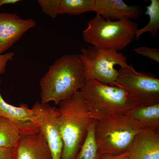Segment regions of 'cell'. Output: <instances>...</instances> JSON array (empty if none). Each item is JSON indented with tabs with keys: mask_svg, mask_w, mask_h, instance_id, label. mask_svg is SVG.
I'll use <instances>...</instances> for the list:
<instances>
[{
	"mask_svg": "<svg viewBox=\"0 0 159 159\" xmlns=\"http://www.w3.org/2000/svg\"><path fill=\"white\" fill-rule=\"evenodd\" d=\"M92 11L112 21L138 19L143 12L139 6L128 5L122 0H93Z\"/></svg>",
	"mask_w": 159,
	"mask_h": 159,
	"instance_id": "cell-12",
	"label": "cell"
},
{
	"mask_svg": "<svg viewBox=\"0 0 159 159\" xmlns=\"http://www.w3.org/2000/svg\"><path fill=\"white\" fill-rule=\"evenodd\" d=\"M129 159H159V135L143 129L135 136L125 153Z\"/></svg>",
	"mask_w": 159,
	"mask_h": 159,
	"instance_id": "cell-13",
	"label": "cell"
},
{
	"mask_svg": "<svg viewBox=\"0 0 159 159\" xmlns=\"http://www.w3.org/2000/svg\"><path fill=\"white\" fill-rule=\"evenodd\" d=\"M20 135L18 129L10 120L0 116V148H13Z\"/></svg>",
	"mask_w": 159,
	"mask_h": 159,
	"instance_id": "cell-15",
	"label": "cell"
},
{
	"mask_svg": "<svg viewBox=\"0 0 159 159\" xmlns=\"http://www.w3.org/2000/svg\"><path fill=\"white\" fill-rule=\"evenodd\" d=\"M14 55V53L13 52L0 54V75L5 72L7 63L13 59Z\"/></svg>",
	"mask_w": 159,
	"mask_h": 159,
	"instance_id": "cell-21",
	"label": "cell"
},
{
	"mask_svg": "<svg viewBox=\"0 0 159 159\" xmlns=\"http://www.w3.org/2000/svg\"><path fill=\"white\" fill-rule=\"evenodd\" d=\"M98 159H129L125 153L118 155H113L108 154H102Z\"/></svg>",
	"mask_w": 159,
	"mask_h": 159,
	"instance_id": "cell-23",
	"label": "cell"
},
{
	"mask_svg": "<svg viewBox=\"0 0 159 159\" xmlns=\"http://www.w3.org/2000/svg\"><path fill=\"white\" fill-rule=\"evenodd\" d=\"M82 31L84 42L92 45L118 52L135 38L138 24L131 19L112 21L96 14Z\"/></svg>",
	"mask_w": 159,
	"mask_h": 159,
	"instance_id": "cell-5",
	"label": "cell"
},
{
	"mask_svg": "<svg viewBox=\"0 0 159 159\" xmlns=\"http://www.w3.org/2000/svg\"><path fill=\"white\" fill-rule=\"evenodd\" d=\"M125 115L137 121L143 129H159V103L147 106L139 105Z\"/></svg>",
	"mask_w": 159,
	"mask_h": 159,
	"instance_id": "cell-14",
	"label": "cell"
},
{
	"mask_svg": "<svg viewBox=\"0 0 159 159\" xmlns=\"http://www.w3.org/2000/svg\"><path fill=\"white\" fill-rule=\"evenodd\" d=\"M151 3L148 6H145L147 9L145 14L149 17V21L144 27L137 29L135 32V39H138L143 33L150 32L154 38L156 36L157 33L159 30V0H151Z\"/></svg>",
	"mask_w": 159,
	"mask_h": 159,
	"instance_id": "cell-16",
	"label": "cell"
},
{
	"mask_svg": "<svg viewBox=\"0 0 159 159\" xmlns=\"http://www.w3.org/2000/svg\"><path fill=\"white\" fill-rule=\"evenodd\" d=\"M36 24L31 19H24L14 13H0V54L11 47Z\"/></svg>",
	"mask_w": 159,
	"mask_h": 159,
	"instance_id": "cell-9",
	"label": "cell"
},
{
	"mask_svg": "<svg viewBox=\"0 0 159 159\" xmlns=\"http://www.w3.org/2000/svg\"><path fill=\"white\" fill-rule=\"evenodd\" d=\"M12 159H52L48 144L40 132L20 134L12 148Z\"/></svg>",
	"mask_w": 159,
	"mask_h": 159,
	"instance_id": "cell-10",
	"label": "cell"
},
{
	"mask_svg": "<svg viewBox=\"0 0 159 159\" xmlns=\"http://www.w3.org/2000/svg\"><path fill=\"white\" fill-rule=\"evenodd\" d=\"M79 55L86 81L94 79L107 85L115 86L118 71L114 68L128 65L127 58L121 52L94 46L82 48Z\"/></svg>",
	"mask_w": 159,
	"mask_h": 159,
	"instance_id": "cell-6",
	"label": "cell"
},
{
	"mask_svg": "<svg viewBox=\"0 0 159 159\" xmlns=\"http://www.w3.org/2000/svg\"><path fill=\"white\" fill-rule=\"evenodd\" d=\"M85 105L95 120L125 114L140 105L125 90L91 79L80 89Z\"/></svg>",
	"mask_w": 159,
	"mask_h": 159,
	"instance_id": "cell-3",
	"label": "cell"
},
{
	"mask_svg": "<svg viewBox=\"0 0 159 159\" xmlns=\"http://www.w3.org/2000/svg\"><path fill=\"white\" fill-rule=\"evenodd\" d=\"M61 0H38V4L42 11L52 18L58 14Z\"/></svg>",
	"mask_w": 159,
	"mask_h": 159,
	"instance_id": "cell-19",
	"label": "cell"
},
{
	"mask_svg": "<svg viewBox=\"0 0 159 159\" xmlns=\"http://www.w3.org/2000/svg\"><path fill=\"white\" fill-rule=\"evenodd\" d=\"M95 122L90 128L76 159H98L102 155L99 152L95 137Z\"/></svg>",
	"mask_w": 159,
	"mask_h": 159,
	"instance_id": "cell-18",
	"label": "cell"
},
{
	"mask_svg": "<svg viewBox=\"0 0 159 159\" xmlns=\"http://www.w3.org/2000/svg\"><path fill=\"white\" fill-rule=\"evenodd\" d=\"M50 150L52 159H61L63 143L57 121L58 108L47 103H35L32 109Z\"/></svg>",
	"mask_w": 159,
	"mask_h": 159,
	"instance_id": "cell-8",
	"label": "cell"
},
{
	"mask_svg": "<svg viewBox=\"0 0 159 159\" xmlns=\"http://www.w3.org/2000/svg\"><path fill=\"white\" fill-rule=\"evenodd\" d=\"M86 81L79 55L70 54L58 58L41 79V103L58 105L71 97Z\"/></svg>",
	"mask_w": 159,
	"mask_h": 159,
	"instance_id": "cell-2",
	"label": "cell"
},
{
	"mask_svg": "<svg viewBox=\"0 0 159 159\" xmlns=\"http://www.w3.org/2000/svg\"><path fill=\"white\" fill-rule=\"evenodd\" d=\"M13 148H0V159H12Z\"/></svg>",
	"mask_w": 159,
	"mask_h": 159,
	"instance_id": "cell-22",
	"label": "cell"
},
{
	"mask_svg": "<svg viewBox=\"0 0 159 159\" xmlns=\"http://www.w3.org/2000/svg\"><path fill=\"white\" fill-rule=\"evenodd\" d=\"M118 71L115 86L125 90L141 105L159 103V80L155 75L138 72L132 65L121 67Z\"/></svg>",
	"mask_w": 159,
	"mask_h": 159,
	"instance_id": "cell-7",
	"label": "cell"
},
{
	"mask_svg": "<svg viewBox=\"0 0 159 159\" xmlns=\"http://www.w3.org/2000/svg\"><path fill=\"white\" fill-rule=\"evenodd\" d=\"M134 51L137 54L147 56L159 62V50L157 49L144 46L135 48Z\"/></svg>",
	"mask_w": 159,
	"mask_h": 159,
	"instance_id": "cell-20",
	"label": "cell"
},
{
	"mask_svg": "<svg viewBox=\"0 0 159 159\" xmlns=\"http://www.w3.org/2000/svg\"><path fill=\"white\" fill-rule=\"evenodd\" d=\"M143 129L137 121L125 114L95 120V135L100 153L118 155L125 153Z\"/></svg>",
	"mask_w": 159,
	"mask_h": 159,
	"instance_id": "cell-4",
	"label": "cell"
},
{
	"mask_svg": "<svg viewBox=\"0 0 159 159\" xmlns=\"http://www.w3.org/2000/svg\"><path fill=\"white\" fill-rule=\"evenodd\" d=\"M20 1V0H0V7L4 4H14Z\"/></svg>",
	"mask_w": 159,
	"mask_h": 159,
	"instance_id": "cell-24",
	"label": "cell"
},
{
	"mask_svg": "<svg viewBox=\"0 0 159 159\" xmlns=\"http://www.w3.org/2000/svg\"><path fill=\"white\" fill-rule=\"evenodd\" d=\"M93 0H61L58 14L77 15L92 11Z\"/></svg>",
	"mask_w": 159,
	"mask_h": 159,
	"instance_id": "cell-17",
	"label": "cell"
},
{
	"mask_svg": "<svg viewBox=\"0 0 159 159\" xmlns=\"http://www.w3.org/2000/svg\"><path fill=\"white\" fill-rule=\"evenodd\" d=\"M0 116L10 120L18 129L20 134H33L39 132L32 109L25 103H21L19 107L8 104L3 99L0 92Z\"/></svg>",
	"mask_w": 159,
	"mask_h": 159,
	"instance_id": "cell-11",
	"label": "cell"
},
{
	"mask_svg": "<svg viewBox=\"0 0 159 159\" xmlns=\"http://www.w3.org/2000/svg\"><path fill=\"white\" fill-rule=\"evenodd\" d=\"M59 104L57 121L63 143L61 159H76L95 120L87 109L80 91Z\"/></svg>",
	"mask_w": 159,
	"mask_h": 159,
	"instance_id": "cell-1",
	"label": "cell"
}]
</instances>
